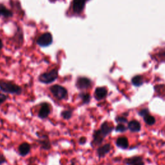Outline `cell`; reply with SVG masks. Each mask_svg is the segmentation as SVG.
Instances as JSON below:
<instances>
[{
	"instance_id": "6da1fadb",
	"label": "cell",
	"mask_w": 165,
	"mask_h": 165,
	"mask_svg": "<svg viewBox=\"0 0 165 165\" xmlns=\"http://www.w3.org/2000/svg\"><path fill=\"white\" fill-rule=\"evenodd\" d=\"M0 91L4 93L19 95L23 93V88L12 81L0 79Z\"/></svg>"
},
{
	"instance_id": "7a4b0ae2",
	"label": "cell",
	"mask_w": 165,
	"mask_h": 165,
	"mask_svg": "<svg viewBox=\"0 0 165 165\" xmlns=\"http://www.w3.org/2000/svg\"><path fill=\"white\" fill-rule=\"evenodd\" d=\"M49 91L53 96L59 101L66 100L69 97L68 90L61 85H52L49 87Z\"/></svg>"
},
{
	"instance_id": "3957f363",
	"label": "cell",
	"mask_w": 165,
	"mask_h": 165,
	"mask_svg": "<svg viewBox=\"0 0 165 165\" xmlns=\"http://www.w3.org/2000/svg\"><path fill=\"white\" fill-rule=\"evenodd\" d=\"M59 77L58 70L57 69H52L50 71H47L41 74L38 76V81L44 85L52 84L56 81Z\"/></svg>"
},
{
	"instance_id": "277c9868",
	"label": "cell",
	"mask_w": 165,
	"mask_h": 165,
	"mask_svg": "<svg viewBox=\"0 0 165 165\" xmlns=\"http://www.w3.org/2000/svg\"><path fill=\"white\" fill-rule=\"evenodd\" d=\"M92 80L85 76H78L75 82V87L80 91H84L92 87Z\"/></svg>"
},
{
	"instance_id": "5b68a950",
	"label": "cell",
	"mask_w": 165,
	"mask_h": 165,
	"mask_svg": "<svg viewBox=\"0 0 165 165\" xmlns=\"http://www.w3.org/2000/svg\"><path fill=\"white\" fill-rule=\"evenodd\" d=\"M36 136L38 138L37 142H38L41 149L43 150H49L52 148L51 142L49 139V136L45 134H41L40 132L36 133Z\"/></svg>"
},
{
	"instance_id": "8992f818",
	"label": "cell",
	"mask_w": 165,
	"mask_h": 165,
	"mask_svg": "<svg viewBox=\"0 0 165 165\" xmlns=\"http://www.w3.org/2000/svg\"><path fill=\"white\" fill-rule=\"evenodd\" d=\"M52 112L51 104L47 102H43L40 104V108L39 110L37 116L41 119L47 118Z\"/></svg>"
},
{
	"instance_id": "52a82bcc",
	"label": "cell",
	"mask_w": 165,
	"mask_h": 165,
	"mask_svg": "<svg viewBox=\"0 0 165 165\" xmlns=\"http://www.w3.org/2000/svg\"><path fill=\"white\" fill-rule=\"evenodd\" d=\"M92 137L93 139L91 142V145L92 147L99 146L100 145H101L104 138H106V136L101 132L99 129L94 131Z\"/></svg>"
},
{
	"instance_id": "ba28073f",
	"label": "cell",
	"mask_w": 165,
	"mask_h": 165,
	"mask_svg": "<svg viewBox=\"0 0 165 165\" xmlns=\"http://www.w3.org/2000/svg\"><path fill=\"white\" fill-rule=\"evenodd\" d=\"M37 44L41 47H47L52 43V36L50 33L47 32L42 34L37 41Z\"/></svg>"
},
{
	"instance_id": "9c48e42d",
	"label": "cell",
	"mask_w": 165,
	"mask_h": 165,
	"mask_svg": "<svg viewBox=\"0 0 165 165\" xmlns=\"http://www.w3.org/2000/svg\"><path fill=\"white\" fill-rule=\"evenodd\" d=\"M108 94V90L104 87H97L94 91V98L97 101H100L104 99Z\"/></svg>"
},
{
	"instance_id": "30bf717a",
	"label": "cell",
	"mask_w": 165,
	"mask_h": 165,
	"mask_svg": "<svg viewBox=\"0 0 165 165\" xmlns=\"http://www.w3.org/2000/svg\"><path fill=\"white\" fill-rule=\"evenodd\" d=\"M31 150V145L27 142H23L18 147V153L21 157H26Z\"/></svg>"
},
{
	"instance_id": "8fae6325",
	"label": "cell",
	"mask_w": 165,
	"mask_h": 165,
	"mask_svg": "<svg viewBox=\"0 0 165 165\" xmlns=\"http://www.w3.org/2000/svg\"><path fill=\"white\" fill-rule=\"evenodd\" d=\"M87 0H74L73 11L75 13L80 14L85 7V4Z\"/></svg>"
},
{
	"instance_id": "7c38bea8",
	"label": "cell",
	"mask_w": 165,
	"mask_h": 165,
	"mask_svg": "<svg viewBox=\"0 0 165 165\" xmlns=\"http://www.w3.org/2000/svg\"><path fill=\"white\" fill-rule=\"evenodd\" d=\"M111 150V145L110 143H107L103 146H99L97 149V154L99 158L105 156L107 154H108Z\"/></svg>"
},
{
	"instance_id": "4fadbf2b",
	"label": "cell",
	"mask_w": 165,
	"mask_h": 165,
	"mask_svg": "<svg viewBox=\"0 0 165 165\" xmlns=\"http://www.w3.org/2000/svg\"><path fill=\"white\" fill-rule=\"evenodd\" d=\"M113 129H114L113 126H112L107 121H105V122H104L103 123H102V125H101L100 129H99V130L101 131V132L106 137L108 136V134H110L112 132V131L113 130Z\"/></svg>"
},
{
	"instance_id": "5bb4252c",
	"label": "cell",
	"mask_w": 165,
	"mask_h": 165,
	"mask_svg": "<svg viewBox=\"0 0 165 165\" xmlns=\"http://www.w3.org/2000/svg\"><path fill=\"white\" fill-rule=\"evenodd\" d=\"M78 97L81 100L82 104H88L91 101V95L90 93L85 91H81L78 94Z\"/></svg>"
},
{
	"instance_id": "9a60e30c",
	"label": "cell",
	"mask_w": 165,
	"mask_h": 165,
	"mask_svg": "<svg viewBox=\"0 0 165 165\" xmlns=\"http://www.w3.org/2000/svg\"><path fill=\"white\" fill-rule=\"evenodd\" d=\"M116 145L118 147L121 148H127L129 146V141L126 137L122 136L117 138L116 141Z\"/></svg>"
},
{
	"instance_id": "2e32d148",
	"label": "cell",
	"mask_w": 165,
	"mask_h": 165,
	"mask_svg": "<svg viewBox=\"0 0 165 165\" xmlns=\"http://www.w3.org/2000/svg\"><path fill=\"white\" fill-rule=\"evenodd\" d=\"M129 129L132 132H139L141 130V124L136 120H132L129 123Z\"/></svg>"
},
{
	"instance_id": "e0dca14e",
	"label": "cell",
	"mask_w": 165,
	"mask_h": 165,
	"mask_svg": "<svg viewBox=\"0 0 165 165\" xmlns=\"http://www.w3.org/2000/svg\"><path fill=\"white\" fill-rule=\"evenodd\" d=\"M73 114H74L73 109H66L62 110L60 115H61V117L63 119L66 120L67 121V120H69L72 117Z\"/></svg>"
},
{
	"instance_id": "ac0fdd59",
	"label": "cell",
	"mask_w": 165,
	"mask_h": 165,
	"mask_svg": "<svg viewBox=\"0 0 165 165\" xmlns=\"http://www.w3.org/2000/svg\"><path fill=\"white\" fill-rule=\"evenodd\" d=\"M132 84L136 87L141 86L142 83H143V78L141 76H136L132 78Z\"/></svg>"
},
{
	"instance_id": "d6986e66",
	"label": "cell",
	"mask_w": 165,
	"mask_h": 165,
	"mask_svg": "<svg viewBox=\"0 0 165 165\" xmlns=\"http://www.w3.org/2000/svg\"><path fill=\"white\" fill-rule=\"evenodd\" d=\"M142 161V158L141 157H133L131 158H129L126 159V163L127 164H134L136 163H138L139 162Z\"/></svg>"
},
{
	"instance_id": "ffe728a7",
	"label": "cell",
	"mask_w": 165,
	"mask_h": 165,
	"mask_svg": "<svg viewBox=\"0 0 165 165\" xmlns=\"http://www.w3.org/2000/svg\"><path fill=\"white\" fill-rule=\"evenodd\" d=\"M144 121H145V123L149 125H152L155 123V118L152 116L151 115H150L149 114L146 115L145 116H144Z\"/></svg>"
},
{
	"instance_id": "44dd1931",
	"label": "cell",
	"mask_w": 165,
	"mask_h": 165,
	"mask_svg": "<svg viewBox=\"0 0 165 165\" xmlns=\"http://www.w3.org/2000/svg\"><path fill=\"white\" fill-rule=\"evenodd\" d=\"M0 8H1V10H2V15L3 16L6 17V18L12 16V13L10 11H9L8 9H7L4 5H0Z\"/></svg>"
},
{
	"instance_id": "7402d4cb",
	"label": "cell",
	"mask_w": 165,
	"mask_h": 165,
	"mask_svg": "<svg viewBox=\"0 0 165 165\" xmlns=\"http://www.w3.org/2000/svg\"><path fill=\"white\" fill-rule=\"evenodd\" d=\"M8 98H9L8 95H5L3 93L0 92V105H2L3 103H4Z\"/></svg>"
},
{
	"instance_id": "603a6c76",
	"label": "cell",
	"mask_w": 165,
	"mask_h": 165,
	"mask_svg": "<svg viewBox=\"0 0 165 165\" xmlns=\"http://www.w3.org/2000/svg\"><path fill=\"white\" fill-rule=\"evenodd\" d=\"M126 126L121 124V123H120L117 126H116V130L117 132H123L125 131H126Z\"/></svg>"
},
{
	"instance_id": "cb8c5ba5",
	"label": "cell",
	"mask_w": 165,
	"mask_h": 165,
	"mask_svg": "<svg viewBox=\"0 0 165 165\" xmlns=\"http://www.w3.org/2000/svg\"><path fill=\"white\" fill-rule=\"evenodd\" d=\"M6 163H7V160L6 159L5 155L0 152V165H2L3 164Z\"/></svg>"
},
{
	"instance_id": "d4e9b609",
	"label": "cell",
	"mask_w": 165,
	"mask_h": 165,
	"mask_svg": "<svg viewBox=\"0 0 165 165\" xmlns=\"http://www.w3.org/2000/svg\"><path fill=\"white\" fill-rule=\"evenodd\" d=\"M87 138L85 137V136H82V137H81V138L79 139V141H78L79 144L80 145H85V144L86 143V142H87Z\"/></svg>"
},
{
	"instance_id": "484cf974",
	"label": "cell",
	"mask_w": 165,
	"mask_h": 165,
	"mask_svg": "<svg viewBox=\"0 0 165 165\" xmlns=\"http://www.w3.org/2000/svg\"><path fill=\"white\" fill-rule=\"evenodd\" d=\"M149 114V112H148V110L146 109V108H145V109H142L140 110V112H139V114H140L141 116L144 117L146 115L148 114Z\"/></svg>"
},
{
	"instance_id": "4316f807",
	"label": "cell",
	"mask_w": 165,
	"mask_h": 165,
	"mask_svg": "<svg viewBox=\"0 0 165 165\" xmlns=\"http://www.w3.org/2000/svg\"><path fill=\"white\" fill-rule=\"evenodd\" d=\"M116 121L118 123H126L127 120L124 117H118L116 118Z\"/></svg>"
},
{
	"instance_id": "83f0119b",
	"label": "cell",
	"mask_w": 165,
	"mask_h": 165,
	"mask_svg": "<svg viewBox=\"0 0 165 165\" xmlns=\"http://www.w3.org/2000/svg\"><path fill=\"white\" fill-rule=\"evenodd\" d=\"M133 165H144V163H142V161H141V162H139V163H138L134 164H133Z\"/></svg>"
},
{
	"instance_id": "f1b7e54d",
	"label": "cell",
	"mask_w": 165,
	"mask_h": 165,
	"mask_svg": "<svg viewBox=\"0 0 165 165\" xmlns=\"http://www.w3.org/2000/svg\"><path fill=\"white\" fill-rule=\"evenodd\" d=\"M2 47H3V43H2V40L0 39V50L2 49Z\"/></svg>"
},
{
	"instance_id": "f546056e",
	"label": "cell",
	"mask_w": 165,
	"mask_h": 165,
	"mask_svg": "<svg viewBox=\"0 0 165 165\" xmlns=\"http://www.w3.org/2000/svg\"><path fill=\"white\" fill-rule=\"evenodd\" d=\"M28 165H37V164H36L35 163H30Z\"/></svg>"
},
{
	"instance_id": "4dcf8cb0",
	"label": "cell",
	"mask_w": 165,
	"mask_h": 165,
	"mask_svg": "<svg viewBox=\"0 0 165 165\" xmlns=\"http://www.w3.org/2000/svg\"><path fill=\"white\" fill-rule=\"evenodd\" d=\"M1 15H2V12L1 8H0V16H1Z\"/></svg>"
},
{
	"instance_id": "1f68e13d",
	"label": "cell",
	"mask_w": 165,
	"mask_h": 165,
	"mask_svg": "<svg viewBox=\"0 0 165 165\" xmlns=\"http://www.w3.org/2000/svg\"><path fill=\"white\" fill-rule=\"evenodd\" d=\"M70 165H74V163H72V164H70Z\"/></svg>"
},
{
	"instance_id": "d6a6232c",
	"label": "cell",
	"mask_w": 165,
	"mask_h": 165,
	"mask_svg": "<svg viewBox=\"0 0 165 165\" xmlns=\"http://www.w3.org/2000/svg\"><path fill=\"white\" fill-rule=\"evenodd\" d=\"M53 1H54V0H53Z\"/></svg>"
},
{
	"instance_id": "836d02e7",
	"label": "cell",
	"mask_w": 165,
	"mask_h": 165,
	"mask_svg": "<svg viewBox=\"0 0 165 165\" xmlns=\"http://www.w3.org/2000/svg\"><path fill=\"white\" fill-rule=\"evenodd\" d=\"M87 1H88V0H87Z\"/></svg>"
}]
</instances>
